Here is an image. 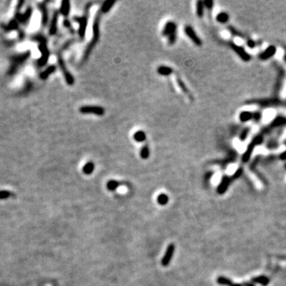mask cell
Wrapping results in <instances>:
<instances>
[{"mask_svg": "<svg viewBox=\"0 0 286 286\" xmlns=\"http://www.w3.org/2000/svg\"><path fill=\"white\" fill-rule=\"evenodd\" d=\"M101 14L102 12L100 11V10H99V11L97 12L96 15L95 16V19L93 22V26H92V31H93V35H92V39H91V42L88 44V45L87 46L86 49L84 51V54L83 56V62H84L85 60H87L89 57L90 54H91V51L95 48V45L98 42L99 39H100V18H101Z\"/></svg>", "mask_w": 286, "mask_h": 286, "instance_id": "obj_1", "label": "cell"}, {"mask_svg": "<svg viewBox=\"0 0 286 286\" xmlns=\"http://www.w3.org/2000/svg\"><path fill=\"white\" fill-rule=\"evenodd\" d=\"M33 41L38 42V48L42 53V57L38 60V64L40 67H42L48 62L49 57V51L48 46H47V41L44 36L41 34H37L32 38Z\"/></svg>", "mask_w": 286, "mask_h": 286, "instance_id": "obj_2", "label": "cell"}, {"mask_svg": "<svg viewBox=\"0 0 286 286\" xmlns=\"http://www.w3.org/2000/svg\"><path fill=\"white\" fill-rule=\"evenodd\" d=\"M92 3H88L84 8V14L81 17H73V20L76 23H79V29H78V34L81 39H84L86 33L87 26H88V14H89V10L91 7Z\"/></svg>", "mask_w": 286, "mask_h": 286, "instance_id": "obj_3", "label": "cell"}, {"mask_svg": "<svg viewBox=\"0 0 286 286\" xmlns=\"http://www.w3.org/2000/svg\"><path fill=\"white\" fill-rule=\"evenodd\" d=\"M30 56V52H26L25 54H21V55H18L15 57H13L11 59V66L9 70V74L12 75L17 72L18 68L21 65H23V63L27 60Z\"/></svg>", "mask_w": 286, "mask_h": 286, "instance_id": "obj_4", "label": "cell"}, {"mask_svg": "<svg viewBox=\"0 0 286 286\" xmlns=\"http://www.w3.org/2000/svg\"><path fill=\"white\" fill-rule=\"evenodd\" d=\"M79 111L81 114H93L97 116H103L105 114V109L103 107L95 105H85L79 107Z\"/></svg>", "mask_w": 286, "mask_h": 286, "instance_id": "obj_5", "label": "cell"}, {"mask_svg": "<svg viewBox=\"0 0 286 286\" xmlns=\"http://www.w3.org/2000/svg\"><path fill=\"white\" fill-rule=\"evenodd\" d=\"M58 63H59V65H60V69H61L63 74H64V79H65L66 83L68 84V85H69V86H72V85L74 84V83H75L74 77L73 76V75L71 74L70 72L68 71V69L66 68L64 59H63L62 56L60 55V54H59V56H58Z\"/></svg>", "mask_w": 286, "mask_h": 286, "instance_id": "obj_6", "label": "cell"}, {"mask_svg": "<svg viewBox=\"0 0 286 286\" xmlns=\"http://www.w3.org/2000/svg\"><path fill=\"white\" fill-rule=\"evenodd\" d=\"M184 31H185V34L188 36V38H189L196 45H197V46H201L202 44H203L202 40L200 39V37L197 34L195 29H193L192 26H190V25H187V26H185V29H184Z\"/></svg>", "mask_w": 286, "mask_h": 286, "instance_id": "obj_7", "label": "cell"}, {"mask_svg": "<svg viewBox=\"0 0 286 286\" xmlns=\"http://www.w3.org/2000/svg\"><path fill=\"white\" fill-rule=\"evenodd\" d=\"M176 29H177L176 23L173 21H169L165 24L161 33L164 37H167L168 38V37L170 36L172 33H176Z\"/></svg>", "mask_w": 286, "mask_h": 286, "instance_id": "obj_8", "label": "cell"}, {"mask_svg": "<svg viewBox=\"0 0 286 286\" xmlns=\"http://www.w3.org/2000/svg\"><path fill=\"white\" fill-rule=\"evenodd\" d=\"M175 252V246L173 244H170L168 246L167 250H166V253H165L164 257L162 258L161 265L163 266H167L171 262V259L173 257Z\"/></svg>", "mask_w": 286, "mask_h": 286, "instance_id": "obj_9", "label": "cell"}, {"mask_svg": "<svg viewBox=\"0 0 286 286\" xmlns=\"http://www.w3.org/2000/svg\"><path fill=\"white\" fill-rule=\"evenodd\" d=\"M231 181V178L227 176H224L223 177H222L220 184L217 187V192L219 194H223V193L226 192V191L227 190L228 187L230 185Z\"/></svg>", "mask_w": 286, "mask_h": 286, "instance_id": "obj_10", "label": "cell"}, {"mask_svg": "<svg viewBox=\"0 0 286 286\" xmlns=\"http://www.w3.org/2000/svg\"><path fill=\"white\" fill-rule=\"evenodd\" d=\"M32 12H33V10H32L30 7L27 9V11H26L25 14H20L19 12H16L15 14V19L17 21H18L20 23H23V24H25L26 22L29 21V19L30 18L32 15Z\"/></svg>", "mask_w": 286, "mask_h": 286, "instance_id": "obj_11", "label": "cell"}, {"mask_svg": "<svg viewBox=\"0 0 286 286\" xmlns=\"http://www.w3.org/2000/svg\"><path fill=\"white\" fill-rule=\"evenodd\" d=\"M231 46L234 49V52L236 53L243 60L247 61V60H250V55L245 52V50L242 48V46H238V45H235L234 42H231Z\"/></svg>", "mask_w": 286, "mask_h": 286, "instance_id": "obj_12", "label": "cell"}, {"mask_svg": "<svg viewBox=\"0 0 286 286\" xmlns=\"http://www.w3.org/2000/svg\"><path fill=\"white\" fill-rule=\"evenodd\" d=\"M58 16L59 12L58 11H54V15H53L52 21H51V24H50L49 28V34L50 35H55L57 32V23H58Z\"/></svg>", "mask_w": 286, "mask_h": 286, "instance_id": "obj_13", "label": "cell"}, {"mask_svg": "<svg viewBox=\"0 0 286 286\" xmlns=\"http://www.w3.org/2000/svg\"><path fill=\"white\" fill-rule=\"evenodd\" d=\"M157 73H158L161 76H170L173 73V69L169 66L166 65H161L159 67H157Z\"/></svg>", "mask_w": 286, "mask_h": 286, "instance_id": "obj_14", "label": "cell"}, {"mask_svg": "<svg viewBox=\"0 0 286 286\" xmlns=\"http://www.w3.org/2000/svg\"><path fill=\"white\" fill-rule=\"evenodd\" d=\"M116 3L115 0H107L105 2L103 3L101 7H100V11L102 12V14H107V12L111 10V8L113 7V6Z\"/></svg>", "mask_w": 286, "mask_h": 286, "instance_id": "obj_15", "label": "cell"}, {"mask_svg": "<svg viewBox=\"0 0 286 286\" xmlns=\"http://www.w3.org/2000/svg\"><path fill=\"white\" fill-rule=\"evenodd\" d=\"M38 7H39L40 10L42 13V26H45L47 24V22H48V11H47L46 8V3L44 2L42 3H39Z\"/></svg>", "mask_w": 286, "mask_h": 286, "instance_id": "obj_16", "label": "cell"}, {"mask_svg": "<svg viewBox=\"0 0 286 286\" xmlns=\"http://www.w3.org/2000/svg\"><path fill=\"white\" fill-rule=\"evenodd\" d=\"M70 2L68 0H64V1H62L61 6H60V14L64 17H67L69 14V12H70Z\"/></svg>", "mask_w": 286, "mask_h": 286, "instance_id": "obj_17", "label": "cell"}, {"mask_svg": "<svg viewBox=\"0 0 286 286\" xmlns=\"http://www.w3.org/2000/svg\"><path fill=\"white\" fill-rule=\"evenodd\" d=\"M146 138H147V136H146V134L145 131L141 130H137L136 132L134 134V135H133V138H134V140H135L136 142H139V143L145 141L146 140Z\"/></svg>", "mask_w": 286, "mask_h": 286, "instance_id": "obj_18", "label": "cell"}, {"mask_svg": "<svg viewBox=\"0 0 286 286\" xmlns=\"http://www.w3.org/2000/svg\"><path fill=\"white\" fill-rule=\"evenodd\" d=\"M18 21L15 18L12 19L8 24L3 25V28L7 32L11 31V30H18Z\"/></svg>", "mask_w": 286, "mask_h": 286, "instance_id": "obj_19", "label": "cell"}, {"mask_svg": "<svg viewBox=\"0 0 286 286\" xmlns=\"http://www.w3.org/2000/svg\"><path fill=\"white\" fill-rule=\"evenodd\" d=\"M56 69H57V67H56L55 65L49 66V67L47 68L45 71H43L42 73H41V74H40V78L42 79H43V80H45V79H46L47 78L49 77V75L53 74V73L55 72Z\"/></svg>", "mask_w": 286, "mask_h": 286, "instance_id": "obj_20", "label": "cell"}, {"mask_svg": "<svg viewBox=\"0 0 286 286\" xmlns=\"http://www.w3.org/2000/svg\"><path fill=\"white\" fill-rule=\"evenodd\" d=\"M275 114L276 113L273 110H272V109H268V110H266L263 113V115H262L263 121L265 122H270V121H272L273 119H274Z\"/></svg>", "mask_w": 286, "mask_h": 286, "instance_id": "obj_21", "label": "cell"}, {"mask_svg": "<svg viewBox=\"0 0 286 286\" xmlns=\"http://www.w3.org/2000/svg\"><path fill=\"white\" fill-rule=\"evenodd\" d=\"M176 82H177V84L179 85L180 88L182 90L183 92L185 94H187V95H188L189 97H191L192 95H190V92H189V90H188V87L186 86V84L184 83V81L181 79V78L179 76H176Z\"/></svg>", "mask_w": 286, "mask_h": 286, "instance_id": "obj_22", "label": "cell"}, {"mask_svg": "<svg viewBox=\"0 0 286 286\" xmlns=\"http://www.w3.org/2000/svg\"><path fill=\"white\" fill-rule=\"evenodd\" d=\"M204 5H203V1H198L197 3V7H196V11H197V15L199 18H202L204 14Z\"/></svg>", "mask_w": 286, "mask_h": 286, "instance_id": "obj_23", "label": "cell"}, {"mask_svg": "<svg viewBox=\"0 0 286 286\" xmlns=\"http://www.w3.org/2000/svg\"><path fill=\"white\" fill-rule=\"evenodd\" d=\"M94 169H95V165H94L93 162L89 161V162H87L86 164L84 166L83 172H84V173H85V174L89 175V174H91V173H92V172L94 171Z\"/></svg>", "mask_w": 286, "mask_h": 286, "instance_id": "obj_24", "label": "cell"}, {"mask_svg": "<svg viewBox=\"0 0 286 286\" xmlns=\"http://www.w3.org/2000/svg\"><path fill=\"white\" fill-rule=\"evenodd\" d=\"M150 155V148H149L148 145H145L141 147V150H140V157H141L142 159H148Z\"/></svg>", "mask_w": 286, "mask_h": 286, "instance_id": "obj_25", "label": "cell"}, {"mask_svg": "<svg viewBox=\"0 0 286 286\" xmlns=\"http://www.w3.org/2000/svg\"><path fill=\"white\" fill-rule=\"evenodd\" d=\"M252 281H253V282L258 283V284H262V285H264V286L267 285L269 282V278H266V277H265V276H259V277H257V278H253Z\"/></svg>", "mask_w": 286, "mask_h": 286, "instance_id": "obj_26", "label": "cell"}, {"mask_svg": "<svg viewBox=\"0 0 286 286\" xmlns=\"http://www.w3.org/2000/svg\"><path fill=\"white\" fill-rule=\"evenodd\" d=\"M229 14L227 12H220L216 15V20L220 23H226L229 20Z\"/></svg>", "mask_w": 286, "mask_h": 286, "instance_id": "obj_27", "label": "cell"}, {"mask_svg": "<svg viewBox=\"0 0 286 286\" xmlns=\"http://www.w3.org/2000/svg\"><path fill=\"white\" fill-rule=\"evenodd\" d=\"M275 53H276L275 48H274V47H273V46H270V47H269V48H268L267 49L265 50V52H264L263 54H262V55H261V58H262V59L269 58V57H272V56L273 55V54H275Z\"/></svg>", "mask_w": 286, "mask_h": 286, "instance_id": "obj_28", "label": "cell"}, {"mask_svg": "<svg viewBox=\"0 0 286 286\" xmlns=\"http://www.w3.org/2000/svg\"><path fill=\"white\" fill-rule=\"evenodd\" d=\"M217 283L220 285H227V286H231V284H233L232 281H231V279L227 278H225V277H219L217 278Z\"/></svg>", "mask_w": 286, "mask_h": 286, "instance_id": "obj_29", "label": "cell"}, {"mask_svg": "<svg viewBox=\"0 0 286 286\" xmlns=\"http://www.w3.org/2000/svg\"><path fill=\"white\" fill-rule=\"evenodd\" d=\"M119 185H120V183L119 181L110 180L107 183V188L110 191H115V189H117Z\"/></svg>", "mask_w": 286, "mask_h": 286, "instance_id": "obj_30", "label": "cell"}, {"mask_svg": "<svg viewBox=\"0 0 286 286\" xmlns=\"http://www.w3.org/2000/svg\"><path fill=\"white\" fill-rule=\"evenodd\" d=\"M157 201L161 205H166V203L169 202V197L165 193H161L157 197Z\"/></svg>", "mask_w": 286, "mask_h": 286, "instance_id": "obj_31", "label": "cell"}, {"mask_svg": "<svg viewBox=\"0 0 286 286\" xmlns=\"http://www.w3.org/2000/svg\"><path fill=\"white\" fill-rule=\"evenodd\" d=\"M252 118V114L249 111H243L239 115V119L241 122H247Z\"/></svg>", "mask_w": 286, "mask_h": 286, "instance_id": "obj_32", "label": "cell"}, {"mask_svg": "<svg viewBox=\"0 0 286 286\" xmlns=\"http://www.w3.org/2000/svg\"><path fill=\"white\" fill-rule=\"evenodd\" d=\"M176 38H177V35H176V33H172V34H171L170 36L168 37V42H169V45H174L175 42H176Z\"/></svg>", "mask_w": 286, "mask_h": 286, "instance_id": "obj_33", "label": "cell"}, {"mask_svg": "<svg viewBox=\"0 0 286 286\" xmlns=\"http://www.w3.org/2000/svg\"><path fill=\"white\" fill-rule=\"evenodd\" d=\"M63 24H64V26H65L66 28L69 29V30L71 32V33H74V29H73V26H72V24H71L70 21H69V19H67V18L64 19V22H63Z\"/></svg>", "mask_w": 286, "mask_h": 286, "instance_id": "obj_34", "label": "cell"}, {"mask_svg": "<svg viewBox=\"0 0 286 286\" xmlns=\"http://www.w3.org/2000/svg\"><path fill=\"white\" fill-rule=\"evenodd\" d=\"M213 1L212 0H205V1H203V5H204V7L207 8V10H212V7H213Z\"/></svg>", "mask_w": 286, "mask_h": 286, "instance_id": "obj_35", "label": "cell"}, {"mask_svg": "<svg viewBox=\"0 0 286 286\" xmlns=\"http://www.w3.org/2000/svg\"><path fill=\"white\" fill-rule=\"evenodd\" d=\"M242 174H243V169H237V170L235 171V172H234V174H233V176L231 177V180L237 179V178L239 177V176H241Z\"/></svg>", "mask_w": 286, "mask_h": 286, "instance_id": "obj_36", "label": "cell"}, {"mask_svg": "<svg viewBox=\"0 0 286 286\" xmlns=\"http://www.w3.org/2000/svg\"><path fill=\"white\" fill-rule=\"evenodd\" d=\"M247 45L250 46V48H253V47H254V42H252V41H249V42H247Z\"/></svg>", "mask_w": 286, "mask_h": 286, "instance_id": "obj_37", "label": "cell"}, {"mask_svg": "<svg viewBox=\"0 0 286 286\" xmlns=\"http://www.w3.org/2000/svg\"><path fill=\"white\" fill-rule=\"evenodd\" d=\"M243 286H254V284H250V283H244Z\"/></svg>", "mask_w": 286, "mask_h": 286, "instance_id": "obj_38", "label": "cell"}, {"mask_svg": "<svg viewBox=\"0 0 286 286\" xmlns=\"http://www.w3.org/2000/svg\"><path fill=\"white\" fill-rule=\"evenodd\" d=\"M231 286H243V285L240 284H232Z\"/></svg>", "mask_w": 286, "mask_h": 286, "instance_id": "obj_39", "label": "cell"}]
</instances>
